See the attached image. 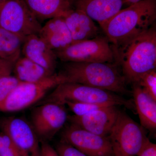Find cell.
I'll return each instance as SVG.
<instances>
[{
  "mask_svg": "<svg viewBox=\"0 0 156 156\" xmlns=\"http://www.w3.org/2000/svg\"><path fill=\"white\" fill-rule=\"evenodd\" d=\"M126 83H136L148 72L156 69V30L154 25L115 51Z\"/></svg>",
  "mask_w": 156,
  "mask_h": 156,
  "instance_id": "2",
  "label": "cell"
},
{
  "mask_svg": "<svg viewBox=\"0 0 156 156\" xmlns=\"http://www.w3.org/2000/svg\"><path fill=\"white\" fill-rule=\"evenodd\" d=\"M57 58L63 62L116 63L112 45L106 36L75 42L58 51H54Z\"/></svg>",
  "mask_w": 156,
  "mask_h": 156,
  "instance_id": "7",
  "label": "cell"
},
{
  "mask_svg": "<svg viewBox=\"0 0 156 156\" xmlns=\"http://www.w3.org/2000/svg\"><path fill=\"white\" fill-rule=\"evenodd\" d=\"M55 149L59 156H88L62 140L57 144Z\"/></svg>",
  "mask_w": 156,
  "mask_h": 156,
  "instance_id": "25",
  "label": "cell"
},
{
  "mask_svg": "<svg viewBox=\"0 0 156 156\" xmlns=\"http://www.w3.org/2000/svg\"><path fill=\"white\" fill-rule=\"evenodd\" d=\"M108 136L114 156H136L149 139L146 129L121 111Z\"/></svg>",
  "mask_w": 156,
  "mask_h": 156,
  "instance_id": "5",
  "label": "cell"
},
{
  "mask_svg": "<svg viewBox=\"0 0 156 156\" xmlns=\"http://www.w3.org/2000/svg\"><path fill=\"white\" fill-rule=\"evenodd\" d=\"M65 82L60 73L34 83H21L0 104V112H15L41 100L50 90Z\"/></svg>",
  "mask_w": 156,
  "mask_h": 156,
  "instance_id": "6",
  "label": "cell"
},
{
  "mask_svg": "<svg viewBox=\"0 0 156 156\" xmlns=\"http://www.w3.org/2000/svg\"><path fill=\"white\" fill-rule=\"evenodd\" d=\"M141 1H142V0H127V4H128L130 5L138 2H140Z\"/></svg>",
  "mask_w": 156,
  "mask_h": 156,
  "instance_id": "29",
  "label": "cell"
},
{
  "mask_svg": "<svg viewBox=\"0 0 156 156\" xmlns=\"http://www.w3.org/2000/svg\"><path fill=\"white\" fill-rule=\"evenodd\" d=\"M38 35L54 51L64 49L73 43L70 33L61 16L49 19L42 26Z\"/></svg>",
  "mask_w": 156,
  "mask_h": 156,
  "instance_id": "16",
  "label": "cell"
},
{
  "mask_svg": "<svg viewBox=\"0 0 156 156\" xmlns=\"http://www.w3.org/2000/svg\"><path fill=\"white\" fill-rule=\"evenodd\" d=\"M136 156H156V144L148 140Z\"/></svg>",
  "mask_w": 156,
  "mask_h": 156,
  "instance_id": "27",
  "label": "cell"
},
{
  "mask_svg": "<svg viewBox=\"0 0 156 156\" xmlns=\"http://www.w3.org/2000/svg\"><path fill=\"white\" fill-rule=\"evenodd\" d=\"M15 62L0 58V79L5 76L11 74Z\"/></svg>",
  "mask_w": 156,
  "mask_h": 156,
  "instance_id": "26",
  "label": "cell"
},
{
  "mask_svg": "<svg viewBox=\"0 0 156 156\" xmlns=\"http://www.w3.org/2000/svg\"><path fill=\"white\" fill-rule=\"evenodd\" d=\"M123 1H124V2H125V3H127V0H123Z\"/></svg>",
  "mask_w": 156,
  "mask_h": 156,
  "instance_id": "31",
  "label": "cell"
},
{
  "mask_svg": "<svg viewBox=\"0 0 156 156\" xmlns=\"http://www.w3.org/2000/svg\"><path fill=\"white\" fill-rule=\"evenodd\" d=\"M0 156H21L10 137L2 131L0 133Z\"/></svg>",
  "mask_w": 156,
  "mask_h": 156,
  "instance_id": "24",
  "label": "cell"
},
{
  "mask_svg": "<svg viewBox=\"0 0 156 156\" xmlns=\"http://www.w3.org/2000/svg\"><path fill=\"white\" fill-rule=\"evenodd\" d=\"M2 131L10 137L21 156H41V144L33 127L25 118L11 116L0 121Z\"/></svg>",
  "mask_w": 156,
  "mask_h": 156,
  "instance_id": "10",
  "label": "cell"
},
{
  "mask_svg": "<svg viewBox=\"0 0 156 156\" xmlns=\"http://www.w3.org/2000/svg\"><path fill=\"white\" fill-rule=\"evenodd\" d=\"M134 106L141 126L151 133L156 130V101L144 91L138 84H132Z\"/></svg>",
  "mask_w": 156,
  "mask_h": 156,
  "instance_id": "17",
  "label": "cell"
},
{
  "mask_svg": "<svg viewBox=\"0 0 156 156\" xmlns=\"http://www.w3.org/2000/svg\"><path fill=\"white\" fill-rule=\"evenodd\" d=\"M60 16L70 33L73 43L94 38L100 35L99 28L94 20L82 10L70 8Z\"/></svg>",
  "mask_w": 156,
  "mask_h": 156,
  "instance_id": "13",
  "label": "cell"
},
{
  "mask_svg": "<svg viewBox=\"0 0 156 156\" xmlns=\"http://www.w3.org/2000/svg\"><path fill=\"white\" fill-rule=\"evenodd\" d=\"M62 140L88 156H114L108 136H101L71 123L62 130Z\"/></svg>",
  "mask_w": 156,
  "mask_h": 156,
  "instance_id": "11",
  "label": "cell"
},
{
  "mask_svg": "<svg viewBox=\"0 0 156 156\" xmlns=\"http://www.w3.org/2000/svg\"><path fill=\"white\" fill-rule=\"evenodd\" d=\"M119 110L117 105L99 109L83 115L69 116L71 123L101 136H108L118 117Z\"/></svg>",
  "mask_w": 156,
  "mask_h": 156,
  "instance_id": "12",
  "label": "cell"
},
{
  "mask_svg": "<svg viewBox=\"0 0 156 156\" xmlns=\"http://www.w3.org/2000/svg\"><path fill=\"white\" fill-rule=\"evenodd\" d=\"M64 105L47 102L34 109L31 124L41 142H48L64 127L68 119Z\"/></svg>",
  "mask_w": 156,
  "mask_h": 156,
  "instance_id": "9",
  "label": "cell"
},
{
  "mask_svg": "<svg viewBox=\"0 0 156 156\" xmlns=\"http://www.w3.org/2000/svg\"><path fill=\"white\" fill-rule=\"evenodd\" d=\"M38 20L50 19L60 16L71 8V0H24Z\"/></svg>",
  "mask_w": 156,
  "mask_h": 156,
  "instance_id": "18",
  "label": "cell"
},
{
  "mask_svg": "<svg viewBox=\"0 0 156 156\" xmlns=\"http://www.w3.org/2000/svg\"><path fill=\"white\" fill-rule=\"evenodd\" d=\"M65 105L73 113V115L78 116L87 114L106 107L116 105L110 103H86L74 101H67L65 104Z\"/></svg>",
  "mask_w": 156,
  "mask_h": 156,
  "instance_id": "21",
  "label": "cell"
},
{
  "mask_svg": "<svg viewBox=\"0 0 156 156\" xmlns=\"http://www.w3.org/2000/svg\"><path fill=\"white\" fill-rule=\"evenodd\" d=\"M41 156H59L55 149L53 148L48 142L41 143Z\"/></svg>",
  "mask_w": 156,
  "mask_h": 156,
  "instance_id": "28",
  "label": "cell"
},
{
  "mask_svg": "<svg viewBox=\"0 0 156 156\" xmlns=\"http://www.w3.org/2000/svg\"><path fill=\"white\" fill-rule=\"evenodd\" d=\"M25 38L0 26V58L16 61L20 56Z\"/></svg>",
  "mask_w": 156,
  "mask_h": 156,
  "instance_id": "20",
  "label": "cell"
},
{
  "mask_svg": "<svg viewBox=\"0 0 156 156\" xmlns=\"http://www.w3.org/2000/svg\"><path fill=\"white\" fill-rule=\"evenodd\" d=\"M41 101L40 104L54 102L64 105L67 101L86 103H110L134 107L131 101L116 93L77 83L64 82L54 88Z\"/></svg>",
  "mask_w": 156,
  "mask_h": 156,
  "instance_id": "4",
  "label": "cell"
},
{
  "mask_svg": "<svg viewBox=\"0 0 156 156\" xmlns=\"http://www.w3.org/2000/svg\"><path fill=\"white\" fill-rule=\"evenodd\" d=\"M21 53L23 56L54 73L57 59L56 53L38 34L26 37Z\"/></svg>",
  "mask_w": 156,
  "mask_h": 156,
  "instance_id": "14",
  "label": "cell"
},
{
  "mask_svg": "<svg viewBox=\"0 0 156 156\" xmlns=\"http://www.w3.org/2000/svg\"><path fill=\"white\" fill-rule=\"evenodd\" d=\"M0 26L24 37L38 34L42 27L24 0H6L0 5Z\"/></svg>",
  "mask_w": 156,
  "mask_h": 156,
  "instance_id": "8",
  "label": "cell"
},
{
  "mask_svg": "<svg viewBox=\"0 0 156 156\" xmlns=\"http://www.w3.org/2000/svg\"><path fill=\"white\" fill-rule=\"evenodd\" d=\"M59 73L65 82L83 84L119 94H127L129 92L125 78L115 63L66 62Z\"/></svg>",
  "mask_w": 156,
  "mask_h": 156,
  "instance_id": "3",
  "label": "cell"
},
{
  "mask_svg": "<svg viewBox=\"0 0 156 156\" xmlns=\"http://www.w3.org/2000/svg\"><path fill=\"white\" fill-rule=\"evenodd\" d=\"M14 76L22 83H34L53 75L48 70L25 56L19 57L14 63Z\"/></svg>",
  "mask_w": 156,
  "mask_h": 156,
  "instance_id": "19",
  "label": "cell"
},
{
  "mask_svg": "<svg viewBox=\"0 0 156 156\" xmlns=\"http://www.w3.org/2000/svg\"><path fill=\"white\" fill-rule=\"evenodd\" d=\"M76 9L82 10L100 27L122 10L123 0H71Z\"/></svg>",
  "mask_w": 156,
  "mask_h": 156,
  "instance_id": "15",
  "label": "cell"
},
{
  "mask_svg": "<svg viewBox=\"0 0 156 156\" xmlns=\"http://www.w3.org/2000/svg\"><path fill=\"white\" fill-rule=\"evenodd\" d=\"M6 1V0H0V5H2V4H3Z\"/></svg>",
  "mask_w": 156,
  "mask_h": 156,
  "instance_id": "30",
  "label": "cell"
},
{
  "mask_svg": "<svg viewBox=\"0 0 156 156\" xmlns=\"http://www.w3.org/2000/svg\"><path fill=\"white\" fill-rule=\"evenodd\" d=\"M144 91L156 101V71L152 70L143 75L136 83Z\"/></svg>",
  "mask_w": 156,
  "mask_h": 156,
  "instance_id": "22",
  "label": "cell"
},
{
  "mask_svg": "<svg viewBox=\"0 0 156 156\" xmlns=\"http://www.w3.org/2000/svg\"><path fill=\"white\" fill-rule=\"evenodd\" d=\"M155 0H142L122 9L100 27L115 51L154 26Z\"/></svg>",
  "mask_w": 156,
  "mask_h": 156,
  "instance_id": "1",
  "label": "cell"
},
{
  "mask_svg": "<svg viewBox=\"0 0 156 156\" xmlns=\"http://www.w3.org/2000/svg\"><path fill=\"white\" fill-rule=\"evenodd\" d=\"M22 82L15 76L11 75L0 79V104L2 103L11 92Z\"/></svg>",
  "mask_w": 156,
  "mask_h": 156,
  "instance_id": "23",
  "label": "cell"
}]
</instances>
